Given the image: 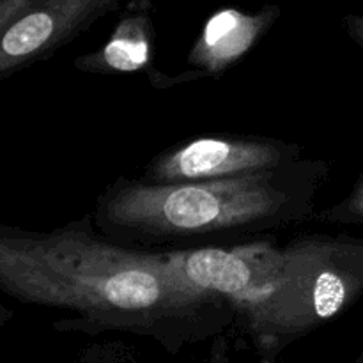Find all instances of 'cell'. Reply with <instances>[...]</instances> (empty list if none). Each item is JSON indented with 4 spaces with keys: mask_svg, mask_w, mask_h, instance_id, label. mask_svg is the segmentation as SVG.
I'll use <instances>...</instances> for the list:
<instances>
[{
    "mask_svg": "<svg viewBox=\"0 0 363 363\" xmlns=\"http://www.w3.org/2000/svg\"><path fill=\"white\" fill-rule=\"evenodd\" d=\"M0 291L74 312L53 325L59 332H124L169 353L218 335L236 319L225 300L188 282L165 248L117 243L91 216L46 233L0 223Z\"/></svg>",
    "mask_w": 363,
    "mask_h": 363,
    "instance_id": "obj_1",
    "label": "cell"
},
{
    "mask_svg": "<svg viewBox=\"0 0 363 363\" xmlns=\"http://www.w3.org/2000/svg\"><path fill=\"white\" fill-rule=\"evenodd\" d=\"M184 279L229 303L264 357H275L363 296V238L303 234L174 248Z\"/></svg>",
    "mask_w": 363,
    "mask_h": 363,
    "instance_id": "obj_2",
    "label": "cell"
},
{
    "mask_svg": "<svg viewBox=\"0 0 363 363\" xmlns=\"http://www.w3.org/2000/svg\"><path fill=\"white\" fill-rule=\"evenodd\" d=\"M323 160L191 183L119 179L91 218L103 236L142 248H191L272 236L314 216L328 177Z\"/></svg>",
    "mask_w": 363,
    "mask_h": 363,
    "instance_id": "obj_3",
    "label": "cell"
},
{
    "mask_svg": "<svg viewBox=\"0 0 363 363\" xmlns=\"http://www.w3.org/2000/svg\"><path fill=\"white\" fill-rule=\"evenodd\" d=\"M301 158L300 145L268 137L211 135L181 142L156 156L140 179L191 183L262 172Z\"/></svg>",
    "mask_w": 363,
    "mask_h": 363,
    "instance_id": "obj_4",
    "label": "cell"
},
{
    "mask_svg": "<svg viewBox=\"0 0 363 363\" xmlns=\"http://www.w3.org/2000/svg\"><path fill=\"white\" fill-rule=\"evenodd\" d=\"M119 0H34L0 28V80L52 57Z\"/></svg>",
    "mask_w": 363,
    "mask_h": 363,
    "instance_id": "obj_5",
    "label": "cell"
},
{
    "mask_svg": "<svg viewBox=\"0 0 363 363\" xmlns=\"http://www.w3.org/2000/svg\"><path fill=\"white\" fill-rule=\"evenodd\" d=\"M279 16V6H266L257 13L234 7L216 11L191 46L188 62L204 77L223 73L264 38Z\"/></svg>",
    "mask_w": 363,
    "mask_h": 363,
    "instance_id": "obj_6",
    "label": "cell"
},
{
    "mask_svg": "<svg viewBox=\"0 0 363 363\" xmlns=\"http://www.w3.org/2000/svg\"><path fill=\"white\" fill-rule=\"evenodd\" d=\"M151 0L128 4L116 30L99 50L78 57L74 67L84 73H133L151 67L155 50V13Z\"/></svg>",
    "mask_w": 363,
    "mask_h": 363,
    "instance_id": "obj_7",
    "label": "cell"
},
{
    "mask_svg": "<svg viewBox=\"0 0 363 363\" xmlns=\"http://www.w3.org/2000/svg\"><path fill=\"white\" fill-rule=\"evenodd\" d=\"M315 218L332 225H363V174L342 201L319 213Z\"/></svg>",
    "mask_w": 363,
    "mask_h": 363,
    "instance_id": "obj_8",
    "label": "cell"
},
{
    "mask_svg": "<svg viewBox=\"0 0 363 363\" xmlns=\"http://www.w3.org/2000/svg\"><path fill=\"white\" fill-rule=\"evenodd\" d=\"M128 350L121 342H105L89 347L74 363H124Z\"/></svg>",
    "mask_w": 363,
    "mask_h": 363,
    "instance_id": "obj_9",
    "label": "cell"
},
{
    "mask_svg": "<svg viewBox=\"0 0 363 363\" xmlns=\"http://www.w3.org/2000/svg\"><path fill=\"white\" fill-rule=\"evenodd\" d=\"M34 0H0V28L20 16Z\"/></svg>",
    "mask_w": 363,
    "mask_h": 363,
    "instance_id": "obj_10",
    "label": "cell"
},
{
    "mask_svg": "<svg viewBox=\"0 0 363 363\" xmlns=\"http://www.w3.org/2000/svg\"><path fill=\"white\" fill-rule=\"evenodd\" d=\"M344 28L347 35L353 39L354 45H358L363 50V16L362 14H347L344 18Z\"/></svg>",
    "mask_w": 363,
    "mask_h": 363,
    "instance_id": "obj_11",
    "label": "cell"
},
{
    "mask_svg": "<svg viewBox=\"0 0 363 363\" xmlns=\"http://www.w3.org/2000/svg\"><path fill=\"white\" fill-rule=\"evenodd\" d=\"M13 311H11V308H7L6 305H2L0 303V332H2V328L4 326L7 325V323L11 321V319H13Z\"/></svg>",
    "mask_w": 363,
    "mask_h": 363,
    "instance_id": "obj_12",
    "label": "cell"
},
{
    "mask_svg": "<svg viewBox=\"0 0 363 363\" xmlns=\"http://www.w3.org/2000/svg\"><path fill=\"white\" fill-rule=\"evenodd\" d=\"M358 363H363V353L360 354V360H358Z\"/></svg>",
    "mask_w": 363,
    "mask_h": 363,
    "instance_id": "obj_13",
    "label": "cell"
}]
</instances>
